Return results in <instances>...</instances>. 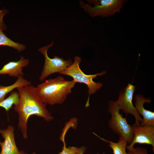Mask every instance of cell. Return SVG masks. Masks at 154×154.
Wrapping results in <instances>:
<instances>
[{
	"mask_svg": "<svg viewBox=\"0 0 154 154\" xmlns=\"http://www.w3.org/2000/svg\"><path fill=\"white\" fill-rule=\"evenodd\" d=\"M19 96L18 104L15 105L14 109L19 115L18 128L23 138H27V123L32 115L43 117L47 121L54 119L38 96L36 87L31 85L17 88Z\"/></svg>",
	"mask_w": 154,
	"mask_h": 154,
	"instance_id": "1",
	"label": "cell"
},
{
	"mask_svg": "<svg viewBox=\"0 0 154 154\" xmlns=\"http://www.w3.org/2000/svg\"><path fill=\"white\" fill-rule=\"evenodd\" d=\"M76 82L67 80L61 76L50 79L36 87L37 94L44 104L50 105L62 104Z\"/></svg>",
	"mask_w": 154,
	"mask_h": 154,
	"instance_id": "2",
	"label": "cell"
},
{
	"mask_svg": "<svg viewBox=\"0 0 154 154\" xmlns=\"http://www.w3.org/2000/svg\"><path fill=\"white\" fill-rule=\"evenodd\" d=\"M81 62V58L75 56L72 64L60 74L72 77L76 83L84 84L88 89V98L85 105L87 108L90 106V97L91 94H94L102 86V83L94 82L93 80L98 76H102L105 74L106 72L103 71L101 73L87 75L85 74L81 69L80 64Z\"/></svg>",
	"mask_w": 154,
	"mask_h": 154,
	"instance_id": "3",
	"label": "cell"
},
{
	"mask_svg": "<svg viewBox=\"0 0 154 154\" xmlns=\"http://www.w3.org/2000/svg\"><path fill=\"white\" fill-rule=\"evenodd\" d=\"M85 3L80 1V7L91 17H108L119 12L126 2L125 0H87Z\"/></svg>",
	"mask_w": 154,
	"mask_h": 154,
	"instance_id": "4",
	"label": "cell"
},
{
	"mask_svg": "<svg viewBox=\"0 0 154 154\" xmlns=\"http://www.w3.org/2000/svg\"><path fill=\"white\" fill-rule=\"evenodd\" d=\"M108 104V111L111 115L108 122L109 127L119 137H123L127 143H130L134 137L131 125L128 123L126 118L120 113L116 101H110Z\"/></svg>",
	"mask_w": 154,
	"mask_h": 154,
	"instance_id": "5",
	"label": "cell"
},
{
	"mask_svg": "<svg viewBox=\"0 0 154 154\" xmlns=\"http://www.w3.org/2000/svg\"><path fill=\"white\" fill-rule=\"evenodd\" d=\"M54 44L53 41L49 45L40 48L39 51L42 53L44 57L43 68L39 78L40 81H42L50 75L56 73H60L71 65L73 63L69 58L64 60L62 58L55 56L52 58H50L48 55V49L52 47Z\"/></svg>",
	"mask_w": 154,
	"mask_h": 154,
	"instance_id": "6",
	"label": "cell"
},
{
	"mask_svg": "<svg viewBox=\"0 0 154 154\" xmlns=\"http://www.w3.org/2000/svg\"><path fill=\"white\" fill-rule=\"evenodd\" d=\"M136 86L128 83L127 86L120 92L118 100L116 101L118 107L126 114H130L135 117L134 125L139 126L143 119L140 116L134 106L132 100Z\"/></svg>",
	"mask_w": 154,
	"mask_h": 154,
	"instance_id": "7",
	"label": "cell"
},
{
	"mask_svg": "<svg viewBox=\"0 0 154 154\" xmlns=\"http://www.w3.org/2000/svg\"><path fill=\"white\" fill-rule=\"evenodd\" d=\"M133 138L126 149L130 151L136 143L146 144L152 146V150H154V126L148 125H131Z\"/></svg>",
	"mask_w": 154,
	"mask_h": 154,
	"instance_id": "8",
	"label": "cell"
},
{
	"mask_svg": "<svg viewBox=\"0 0 154 154\" xmlns=\"http://www.w3.org/2000/svg\"><path fill=\"white\" fill-rule=\"evenodd\" d=\"M14 130V127L11 125L5 129H0V134L4 139L3 142L0 140V154H28L18 149L15 142Z\"/></svg>",
	"mask_w": 154,
	"mask_h": 154,
	"instance_id": "9",
	"label": "cell"
},
{
	"mask_svg": "<svg viewBox=\"0 0 154 154\" xmlns=\"http://www.w3.org/2000/svg\"><path fill=\"white\" fill-rule=\"evenodd\" d=\"M135 99V108L138 114L143 117L140 125L154 126V112L145 109L144 107L145 103L151 102V99L149 98H146L140 94L136 95Z\"/></svg>",
	"mask_w": 154,
	"mask_h": 154,
	"instance_id": "10",
	"label": "cell"
},
{
	"mask_svg": "<svg viewBox=\"0 0 154 154\" xmlns=\"http://www.w3.org/2000/svg\"><path fill=\"white\" fill-rule=\"evenodd\" d=\"M29 63V60L21 56L19 60L10 61L4 65L0 70V74H7L11 76L17 78L19 76H23V68L27 66Z\"/></svg>",
	"mask_w": 154,
	"mask_h": 154,
	"instance_id": "11",
	"label": "cell"
},
{
	"mask_svg": "<svg viewBox=\"0 0 154 154\" xmlns=\"http://www.w3.org/2000/svg\"><path fill=\"white\" fill-rule=\"evenodd\" d=\"M31 82L19 76L15 82L13 84L7 86L0 85V102L5 99L6 94L16 88L31 85Z\"/></svg>",
	"mask_w": 154,
	"mask_h": 154,
	"instance_id": "12",
	"label": "cell"
},
{
	"mask_svg": "<svg viewBox=\"0 0 154 154\" xmlns=\"http://www.w3.org/2000/svg\"><path fill=\"white\" fill-rule=\"evenodd\" d=\"M94 133L99 137L101 140L108 143V145L112 150L113 154H131L130 151H128V153L126 151L128 143L123 137H119L118 141L117 142H115L108 141L99 136Z\"/></svg>",
	"mask_w": 154,
	"mask_h": 154,
	"instance_id": "13",
	"label": "cell"
},
{
	"mask_svg": "<svg viewBox=\"0 0 154 154\" xmlns=\"http://www.w3.org/2000/svg\"><path fill=\"white\" fill-rule=\"evenodd\" d=\"M2 45L11 47L19 52L23 51L26 48L25 45L14 42L8 37L3 31L0 30V46Z\"/></svg>",
	"mask_w": 154,
	"mask_h": 154,
	"instance_id": "14",
	"label": "cell"
},
{
	"mask_svg": "<svg viewBox=\"0 0 154 154\" xmlns=\"http://www.w3.org/2000/svg\"><path fill=\"white\" fill-rule=\"evenodd\" d=\"M19 100L18 92H13L7 98L0 102V107L3 108L7 112L13 105L15 106L18 104Z\"/></svg>",
	"mask_w": 154,
	"mask_h": 154,
	"instance_id": "15",
	"label": "cell"
},
{
	"mask_svg": "<svg viewBox=\"0 0 154 154\" xmlns=\"http://www.w3.org/2000/svg\"><path fill=\"white\" fill-rule=\"evenodd\" d=\"M65 134H62L61 140L63 142L64 146L62 151L59 154H83L86 150V148L84 146L80 148L72 146L66 147V144L64 141Z\"/></svg>",
	"mask_w": 154,
	"mask_h": 154,
	"instance_id": "16",
	"label": "cell"
},
{
	"mask_svg": "<svg viewBox=\"0 0 154 154\" xmlns=\"http://www.w3.org/2000/svg\"><path fill=\"white\" fill-rule=\"evenodd\" d=\"M8 10L6 9L0 10V30L3 31L7 29V27L3 20L4 16L7 14Z\"/></svg>",
	"mask_w": 154,
	"mask_h": 154,
	"instance_id": "17",
	"label": "cell"
},
{
	"mask_svg": "<svg viewBox=\"0 0 154 154\" xmlns=\"http://www.w3.org/2000/svg\"><path fill=\"white\" fill-rule=\"evenodd\" d=\"M131 154H148L146 149L140 147H133L130 151Z\"/></svg>",
	"mask_w": 154,
	"mask_h": 154,
	"instance_id": "18",
	"label": "cell"
},
{
	"mask_svg": "<svg viewBox=\"0 0 154 154\" xmlns=\"http://www.w3.org/2000/svg\"><path fill=\"white\" fill-rule=\"evenodd\" d=\"M96 154H100L98 153H97Z\"/></svg>",
	"mask_w": 154,
	"mask_h": 154,
	"instance_id": "19",
	"label": "cell"
}]
</instances>
